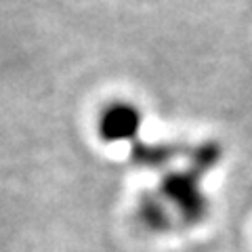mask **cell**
I'll return each instance as SVG.
<instances>
[{
	"label": "cell",
	"mask_w": 252,
	"mask_h": 252,
	"mask_svg": "<svg viewBox=\"0 0 252 252\" xmlns=\"http://www.w3.org/2000/svg\"><path fill=\"white\" fill-rule=\"evenodd\" d=\"M202 175L191 168H179L166 170L158 185V193L168 204L175 219H179L183 225L193 227L200 225L210 212L208 195L204 193Z\"/></svg>",
	"instance_id": "1"
},
{
	"label": "cell",
	"mask_w": 252,
	"mask_h": 252,
	"mask_svg": "<svg viewBox=\"0 0 252 252\" xmlns=\"http://www.w3.org/2000/svg\"><path fill=\"white\" fill-rule=\"evenodd\" d=\"M145 116L135 101L114 99L99 109L94 118V135L101 143H137Z\"/></svg>",
	"instance_id": "2"
},
{
	"label": "cell",
	"mask_w": 252,
	"mask_h": 252,
	"mask_svg": "<svg viewBox=\"0 0 252 252\" xmlns=\"http://www.w3.org/2000/svg\"><path fill=\"white\" fill-rule=\"evenodd\" d=\"M137 223L149 233H166L175 225V215L158 191H143L135 208Z\"/></svg>",
	"instance_id": "3"
},
{
	"label": "cell",
	"mask_w": 252,
	"mask_h": 252,
	"mask_svg": "<svg viewBox=\"0 0 252 252\" xmlns=\"http://www.w3.org/2000/svg\"><path fill=\"white\" fill-rule=\"evenodd\" d=\"M187 154V149L179 143H143V141H137L132 143L130 149V158L132 162L141 168H152V170H162L170 166L172 162L177 160L179 156Z\"/></svg>",
	"instance_id": "4"
},
{
	"label": "cell",
	"mask_w": 252,
	"mask_h": 252,
	"mask_svg": "<svg viewBox=\"0 0 252 252\" xmlns=\"http://www.w3.org/2000/svg\"><path fill=\"white\" fill-rule=\"evenodd\" d=\"M220 160H223V147L217 141H204V143L187 149V166L200 172L202 177L215 170Z\"/></svg>",
	"instance_id": "5"
}]
</instances>
